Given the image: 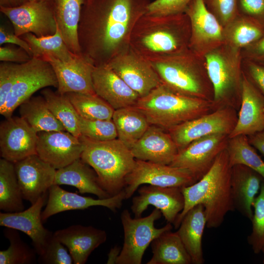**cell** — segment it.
I'll return each instance as SVG.
<instances>
[{"instance_id": "cell-48", "label": "cell", "mask_w": 264, "mask_h": 264, "mask_svg": "<svg viewBox=\"0 0 264 264\" xmlns=\"http://www.w3.org/2000/svg\"><path fill=\"white\" fill-rule=\"evenodd\" d=\"M242 71L264 97V65L242 59Z\"/></svg>"}, {"instance_id": "cell-9", "label": "cell", "mask_w": 264, "mask_h": 264, "mask_svg": "<svg viewBox=\"0 0 264 264\" xmlns=\"http://www.w3.org/2000/svg\"><path fill=\"white\" fill-rule=\"evenodd\" d=\"M161 211L154 209L148 216L132 218L129 211L124 210L120 218L124 231V242L116 264H141L143 256L152 241L163 232L172 230V223L157 228L156 220L162 216Z\"/></svg>"}, {"instance_id": "cell-52", "label": "cell", "mask_w": 264, "mask_h": 264, "mask_svg": "<svg viewBox=\"0 0 264 264\" xmlns=\"http://www.w3.org/2000/svg\"><path fill=\"white\" fill-rule=\"evenodd\" d=\"M249 136L250 144L264 156V130Z\"/></svg>"}, {"instance_id": "cell-49", "label": "cell", "mask_w": 264, "mask_h": 264, "mask_svg": "<svg viewBox=\"0 0 264 264\" xmlns=\"http://www.w3.org/2000/svg\"><path fill=\"white\" fill-rule=\"evenodd\" d=\"M32 57L21 47H0V60L2 62L23 63L28 61Z\"/></svg>"}, {"instance_id": "cell-50", "label": "cell", "mask_w": 264, "mask_h": 264, "mask_svg": "<svg viewBox=\"0 0 264 264\" xmlns=\"http://www.w3.org/2000/svg\"><path fill=\"white\" fill-rule=\"evenodd\" d=\"M242 59L264 65V35L258 41L241 49Z\"/></svg>"}, {"instance_id": "cell-6", "label": "cell", "mask_w": 264, "mask_h": 264, "mask_svg": "<svg viewBox=\"0 0 264 264\" xmlns=\"http://www.w3.org/2000/svg\"><path fill=\"white\" fill-rule=\"evenodd\" d=\"M79 138L84 147L81 158L95 171L101 187L110 196L123 190L136 161L131 149L118 138L105 141L83 135Z\"/></svg>"}, {"instance_id": "cell-19", "label": "cell", "mask_w": 264, "mask_h": 264, "mask_svg": "<svg viewBox=\"0 0 264 264\" xmlns=\"http://www.w3.org/2000/svg\"><path fill=\"white\" fill-rule=\"evenodd\" d=\"M182 187L142 186L133 197L131 209L135 218L141 217L149 205L159 209L168 223L173 224L184 206Z\"/></svg>"}, {"instance_id": "cell-26", "label": "cell", "mask_w": 264, "mask_h": 264, "mask_svg": "<svg viewBox=\"0 0 264 264\" xmlns=\"http://www.w3.org/2000/svg\"><path fill=\"white\" fill-rule=\"evenodd\" d=\"M54 235L67 247L74 264H85L91 253L107 238L103 230L80 224L58 230Z\"/></svg>"}, {"instance_id": "cell-3", "label": "cell", "mask_w": 264, "mask_h": 264, "mask_svg": "<svg viewBox=\"0 0 264 264\" xmlns=\"http://www.w3.org/2000/svg\"><path fill=\"white\" fill-rule=\"evenodd\" d=\"M191 24L185 13L169 15L145 14L132 31L130 46L148 59L175 54L189 48Z\"/></svg>"}, {"instance_id": "cell-21", "label": "cell", "mask_w": 264, "mask_h": 264, "mask_svg": "<svg viewBox=\"0 0 264 264\" xmlns=\"http://www.w3.org/2000/svg\"><path fill=\"white\" fill-rule=\"evenodd\" d=\"M47 194L40 197L28 209L18 212L0 213V225L21 231L32 240L37 254L44 252L53 233L43 224L42 209L47 199Z\"/></svg>"}, {"instance_id": "cell-17", "label": "cell", "mask_w": 264, "mask_h": 264, "mask_svg": "<svg viewBox=\"0 0 264 264\" xmlns=\"http://www.w3.org/2000/svg\"><path fill=\"white\" fill-rule=\"evenodd\" d=\"M24 199L35 203L54 185L56 169L34 154L14 163Z\"/></svg>"}, {"instance_id": "cell-34", "label": "cell", "mask_w": 264, "mask_h": 264, "mask_svg": "<svg viewBox=\"0 0 264 264\" xmlns=\"http://www.w3.org/2000/svg\"><path fill=\"white\" fill-rule=\"evenodd\" d=\"M23 197L17 177L14 163L0 159V209L4 212L24 210Z\"/></svg>"}, {"instance_id": "cell-25", "label": "cell", "mask_w": 264, "mask_h": 264, "mask_svg": "<svg viewBox=\"0 0 264 264\" xmlns=\"http://www.w3.org/2000/svg\"><path fill=\"white\" fill-rule=\"evenodd\" d=\"M131 150L136 159L165 165L171 164L178 152L169 132L153 125L150 126Z\"/></svg>"}, {"instance_id": "cell-30", "label": "cell", "mask_w": 264, "mask_h": 264, "mask_svg": "<svg viewBox=\"0 0 264 264\" xmlns=\"http://www.w3.org/2000/svg\"><path fill=\"white\" fill-rule=\"evenodd\" d=\"M85 0H53L55 18L68 49L82 55L78 39V27Z\"/></svg>"}, {"instance_id": "cell-37", "label": "cell", "mask_w": 264, "mask_h": 264, "mask_svg": "<svg viewBox=\"0 0 264 264\" xmlns=\"http://www.w3.org/2000/svg\"><path fill=\"white\" fill-rule=\"evenodd\" d=\"M41 94L50 110L66 131L79 138L81 136L80 115L66 96L48 88L43 89Z\"/></svg>"}, {"instance_id": "cell-33", "label": "cell", "mask_w": 264, "mask_h": 264, "mask_svg": "<svg viewBox=\"0 0 264 264\" xmlns=\"http://www.w3.org/2000/svg\"><path fill=\"white\" fill-rule=\"evenodd\" d=\"M20 116L37 132L45 131H66L47 106L42 96L31 97L19 106Z\"/></svg>"}, {"instance_id": "cell-36", "label": "cell", "mask_w": 264, "mask_h": 264, "mask_svg": "<svg viewBox=\"0 0 264 264\" xmlns=\"http://www.w3.org/2000/svg\"><path fill=\"white\" fill-rule=\"evenodd\" d=\"M22 38L29 45L33 57L51 56L62 61L70 62L77 56L66 45L58 24L53 35L39 37L29 33L22 35Z\"/></svg>"}, {"instance_id": "cell-5", "label": "cell", "mask_w": 264, "mask_h": 264, "mask_svg": "<svg viewBox=\"0 0 264 264\" xmlns=\"http://www.w3.org/2000/svg\"><path fill=\"white\" fill-rule=\"evenodd\" d=\"M151 125L166 130L219 108L213 101L181 95L161 84L134 105Z\"/></svg>"}, {"instance_id": "cell-45", "label": "cell", "mask_w": 264, "mask_h": 264, "mask_svg": "<svg viewBox=\"0 0 264 264\" xmlns=\"http://www.w3.org/2000/svg\"><path fill=\"white\" fill-rule=\"evenodd\" d=\"M192 0H155L150 2L145 14L169 15L184 13Z\"/></svg>"}, {"instance_id": "cell-51", "label": "cell", "mask_w": 264, "mask_h": 264, "mask_svg": "<svg viewBox=\"0 0 264 264\" xmlns=\"http://www.w3.org/2000/svg\"><path fill=\"white\" fill-rule=\"evenodd\" d=\"M12 44L18 45L24 49L31 57H33L31 48L26 41L15 33L7 30L3 26L0 27V44Z\"/></svg>"}, {"instance_id": "cell-28", "label": "cell", "mask_w": 264, "mask_h": 264, "mask_svg": "<svg viewBox=\"0 0 264 264\" xmlns=\"http://www.w3.org/2000/svg\"><path fill=\"white\" fill-rule=\"evenodd\" d=\"M90 167L81 158L77 159L56 170L54 184L72 186L81 194H93L100 199L111 197L101 187L96 172Z\"/></svg>"}, {"instance_id": "cell-22", "label": "cell", "mask_w": 264, "mask_h": 264, "mask_svg": "<svg viewBox=\"0 0 264 264\" xmlns=\"http://www.w3.org/2000/svg\"><path fill=\"white\" fill-rule=\"evenodd\" d=\"M126 199L124 189L117 195L104 199H95L67 191L59 185L54 184L48 190L45 209L42 212V219L45 221L59 213L74 210H84L94 206H101L116 212Z\"/></svg>"}, {"instance_id": "cell-55", "label": "cell", "mask_w": 264, "mask_h": 264, "mask_svg": "<svg viewBox=\"0 0 264 264\" xmlns=\"http://www.w3.org/2000/svg\"><path fill=\"white\" fill-rule=\"evenodd\" d=\"M13 0H0V6H12Z\"/></svg>"}, {"instance_id": "cell-44", "label": "cell", "mask_w": 264, "mask_h": 264, "mask_svg": "<svg viewBox=\"0 0 264 264\" xmlns=\"http://www.w3.org/2000/svg\"><path fill=\"white\" fill-rule=\"evenodd\" d=\"M207 9L223 27L238 14V0H203Z\"/></svg>"}, {"instance_id": "cell-24", "label": "cell", "mask_w": 264, "mask_h": 264, "mask_svg": "<svg viewBox=\"0 0 264 264\" xmlns=\"http://www.w3.org/2000/svg\"><path fill=\"white\" fill-rule=\"evenodd\" d=\"M92 80L95 94L115 110L134 106L140 98L107 64L94 66Z\"/></svg>"}, {"instance_id": "cell-14", "label": "cell", "mask_w": 264, "mask_h": 264, "mask_svg": "<svg viewBox=\"0 0 264 264\" xmlns=\"http://www.w3.org/2000/svg\"><path fill=\"white\" fill-rule=\"evenodd\" d=\"M228 135L217 133L198 139L178 152L170 164L189 171L197 180L210 169L218 155L226 148Z\"/></svg>"}, {"instance_id": "cell-8", "label": "cell", "mask_w": 264, "mask_h": 264, "mask_svg": "<svg viewBox=\"0 0 264 264\" xmlns=\"http://www.w3.org/2000/svg\"><path fill=\"white\" fill-rule=\"evenodd\" d=\"M48 87L58 88V81L51 65L43 58L33 57L28 61L16 63L14 82L6 103L0 109L5 118L29 99L37 90Z\"/></svg>"}, {"instance_id": "cell-7", "label": "cell", "mask_w": 264, "mask_h": 264, "mask_svg": "<svg viewBox=\"0 0 264 264\" xmlns=\"http://www.w3.org/2000/svg\"><path fill=\"white\" fill-rule=\"evenodd\" d=\"M218 108L240 105L242 78L241 49L223 43L204 55Z\"/></svg>"}, {"instance_id": "cell-15", "label": "cell", "mask_w": 264, "mask_h": 264, "mask_svg": "<svg viewBox=\"0 0 264 264\" xmlns=\"http://www.w3.org/2000/svg\"><path fill=\"white\" fill-rule=\"evenodd\" d=\"M184 13L191 24L190 50L204 57L224 43L223 27L207 9L203 0H192Z\"/></svg>"}, {"instance_id": "cell-16", "label": "cell", "mask_w": 264, "mask_h": 264, "mask_svg": "<svg viewBox=\"0 0 264 264\" xmlns=\"http://www.w3.org/2000/svg\"><path fill=\"white\" fill-rule=\"evenodd\" d=\"M38 132L22 117L5 118L0 124L1 157L13 163L37 154Z\"/></svg>"}, {"instance_id": "cell-35", "label": "cell", "mask_w": 264, "mask_h": 264, "mask_svg": "<svg viewBox=\"0 0 264 264\" xmlns=\"http://www.w3.org/2000/svg\"><path fill=\"white\" fill-rule=\"evenodd\" d=\"M224 42L242 49L256 42L264 35V28L242 15L237 16L223 27Z\"/></svg>"}, {"instance_id": "cell-54", "label": "cell", "mask_w": 264, "mask_h": 264, "mask_svg": "<svg viewBox=\"0 0 264 264\" xmlns=\"http://www.w3.org/2000/svg\"><path fill=\"white\" fill-rule=\"evenodd\" d=\"M37 1H46L53 2V0H13L12 6H18L26 2Z\"/></svg>"}, {"instance_id": "cell-47", "label": "cell", "mask_w": 264, "mask_h": 264, "mask_svg": "<svg viewBox=\"0 0 264 264\" xmlns=\"http://www.w3.org/2000/svg\"><path fill=\"white\" fill-rule=\"evenodd\" d=\"M238 12L264 28V0H238Z\"/></svg>"}, {"instance_id": "cell-1", "label": "cell", "mask_w": 264, "mask_h": 264, "mask_svg": "<svg viewBox=\"0 0 264 264\" xmlns=\"http://www.w3.org/2000/svg\"><path fill=\"white\" fill-rule=\"evenodd\" d=\"M150 2L85 0L78 27L82 54L98 66L128 49L133 28Z\"/></svg>"}, {"instance_id": "cell-43", "label": "cell", "mask_w": 264, "mask_h": 264, "mask_svg": "<svg viewBox=\"0 0 264 264\" xmlns=\"http://www.w3.org/2000/svg\"><path fill=\"white\" fill-rule=\"evenodd\" d=\"M37 262L41 264H72L73 259L67 247L54 235Z\"/></svg>"}, {"instance_id": "cell-53", "label": "cell", "mask_w": 264, "mask_h": 264, "mask_svg": "<svg viewBox=\"0 0 264 264\" xmlns=\"http://www.w3.org/2000/svg\"><path fill=\"white\" fill-rule=\"evenodd\" d=\"M121 248L117 246L111 248L108 254L107 264H116L117 259L120 254Z\"/></svg>"}, {"instance_id": "cell-20", "label": "cell", "mask_w": 264, "mask_h": 264, "mask_svg": "<svg viewBox=\"0 0 264 264\" xmlns=\"http://www.w3.org/2000/svg\"><path fill=\"white\" fill-rule=\"evenodd\" d=\"M43 58L51 66L58 81L57 92L95 94L92 84V73L94 66L85 56L77 55L70 62H64L51 56Z\"/></svg>"}, {"instance_id": "cell-27", "label": "cell", "mask_w": 264, "mask_h": 264, "mask_svg": "<svg viewBox=\"0 0 264 264\" xmlns=\"http://www.w3.org/2000/svg\"><path fill=\"white\" fill-rule=\"evenodd\" d=\"M264 180L258 173L245 166L236 165L231 168V189L234 208L250 220L253 203Z\"/></svg>"}, {"instance_id": "cell-39", "label": "cell", "mask_w": 264, "mask_h": 264, "mask_svg": "<svg viewBox=\"0 0 264 264\" xmlns=\"http://www.w3.org/2000/svg\"><path fill=\"white\" fill-rule=\"evenodd\" d=\"M250 144L246 135L229 138L226 150L231 167L242 165L258 173L264 179V161Z\"/></svg>"}, {"instance_id": "cell-31", "label": "cell", "mask_w": 264, "mask_h": 264, "mask_svg": "<svg viewBox=\"0 0 264 264\" xmlns=\"http://www.w3.org/2000/svg\"><path fill=\"white\" fill-rule=\"evenodd\" d=\"M112 120L117 138L130 149L151 125L144 113L134 106L115 110Z\"/></svg>"}, {"instance_id": "cell-32", "label": "cell", "mask_w": 264, "mask_h": 264, "mask_svg": "<svg viewBox=\"0 0 264 264\" xmlns=\"http://www.w3.org/2000/svg\"><path fill=\"white\" fill-rule=\"evenodd\" d=\"M153 253L147 264H190L191 259L179 236L165 231L151 243Z\"/></svg>"}, {"instance_id": "cell-38", "label": "cell", "mask_w": 264, "mask_h": 264, "mask_svg": "<svg viewBox=\"0 0 264 264\" xmlns=\"http://www.w3.org/2000/svg\"><path fill=\"white\" fill-rule=\"evenodd\" d=\"M78 114L88 120H111L115 110L96 94H65Z\"/></svg>"}, {"instance_id": "cell-12", "label": "cell", "mask_w": 264, "mask_h": 264, "mask_svg": "<svg viewBox=\"0 0 264 264\" xmlns=\"http://www.w3.org/2000/svg\"><path fill=\"white\" fill-rule=\"evenodd\" d=\"M197 181L188 170L151 161L136 159L135 165L126 178V199L130 198L142 184L161 187H184Z\"/></svg>"}, {"instance_id": "cell-2", "label": "cell", "mask_w": 264, "mask_h": 264, "mask_svg": "<svg viewBox=\"0 0 264 264\" xmlns=\"http://www.w3.org/2000/svg\"><path fill=\"white\" fill-rule=\"evenodd\" d=\"M231 168L226 148L200 179L182 188L184 206L173 223L175 228H178L188 211L200 204L204 208L206 227L217 228L222 224L226 214L235 209L231 189Z\"/></svg>"}, {"instance_id": "cell-18", "label": "cell", "mask_w": 264, "mask_h": 264, "mask_svg": "<svg viewBox=\"0 0 264 264\" xmlns=\"http://www.w3.org/2000/svg\"><path fill=\"white\" fill-rule=\"evenodd\" d=\"M84 148L80 138L66 131L38 132L37 154L56 170L81 158Z\"/></svg>"}, {"instance_id": "cell-29", "label": "cell", "mask_w": 264, "mask_h": 264, "mask_svg": "<svg viewBox=\"0 0 264 264\" xmlns=\"http://www.w3.org/2000/svg\"><path fill=\"white\" fill-rule=\"evenodd\" d=\"M206 222L204 208L198 204L187 212L176 232L191 257L192 264L204 262L202 240Z\"/></svg>"}, {"instance_id": "cell-11", "label": "cell", "mask_w": 264, "mask_h": 264, "mask_svg": "<svg viewBox=\"0 0 264 264\" xmlns=\"http://www.w3.org/2000/svg\"><path fill=\"white\" fill-rule=\"evenodd\" d=\"M0 10L10 21L18 36L31 33L40 37L53 35L56 31L53 2L37 1L18 6H0Z\"/></svg>"}, {"instance_id": "cell-10", "label": "cell", "mask_w": 264, "mask_h": 264, "mask_svg": "<svg viewBox=\"0 0 264 264\" xmlns=\"http://www.w3.org/2000/svg\"><path fill=\"white\" fill-rule=\"evenodd\" d=\"M237 117L234 108L221 107L167 131L179 150L192 142L207 135L222 133L229 136L235 126Z\"/></svg>"}, {"instance_id": "cell-41", "label": "cell", "mask_w": 264, "mask_h": 264, "mask_svg": "<svg viewBox=\"0 0 264 264\" xmlns=\"http://www.w3.org/2000/svg\"><path fill=\"white\" fill-rule=\"evenodd\" d=\"M252 232L248 237V242L254 252L258 254L264 246V180L260 192L253 203Z\"/></svg>"}, {"instance_id": "cell-13", "label": "cell", "mask_w": 264, "mask_h": 264, "mask_svg": "<svg viewBox=\"0 0 264 264\" xmlns=\"http://www.w3.org/2000/svg\"><path fill=\"white\" fill-rule=\"evenodd\" d=\"M107 65L140 97L146 96L161 84L150 62L130 46Z\"/></svg>"}, {"instance_id": "cell-40", "label": "cell", "mask_w": 264, "mask_h": 264, "mask_svg": "<svg viewBox=\"0 0 264 264\" xmlns=\"http://www.w3.org/2000/svg\"><path fill=\"white\" fill-rule=\"evenodd\" d=\"M4 236L10 245L0 251V264H32L36 262L35 249L31 248L21 238L18 230L6 227Z\"/></svg>"}, {"instance_id": "cell-56", "label": "cell", "mask_w": 264, "mask_h": 264, "mask_svg": "<svg viewBox=\"0 0 264 264\" xmlns=\"http://www.w3.org/2000/svg\"><path fill=\"white\" fill-rule=\"evenodd\" d=\"M262 251L263 252V254H264V260H263V263L264 264V246L263 247L262 250Z\"/></svg>"}, {"instance_id": "cell-23", "label": "cell", "mask_w": 264, "mask_h": 264, "mask_svg": "<svg viewBox=\"0 0 264 264\" xmlns=\"http://www.w3.org/2000/svg\"><path fill=\"white\" fill-rule=\"evenodd\" d=\"M264 130V97L242 71L240 110L229 138L251 135Z\"/></svg>"}, {"instance_id": "cell-42", "label": "cell", "mask_w": 264, "mask_h": 264, "mask_svg": "<svg viewBox=\"0 0 264 264\" xmlns=\"http://www.w3.org/2000/svg\"><path fill=\"white\" fill-rule=\"evenodd\" d=\"M81 135L89 139L105 141L117 138L115 125L111 120H88L80 116Z\"/></svg>"}, {"instance_id": "cell-4", "label": "cell", "mask_w": 264, "mask_h": 264, "mask_svg": "<svg viewBox=\"0 0 264 264\" xmlns=\"http://www.w3.org/2000/svg\"><path fill=\"white\" fill-rule=\"evenodd\" d=\"M162 84L177 93L213 101L214 91L204 57L189 48L181 52L148 59Z\"/></svg>"}, {"instance_id": "cell-46", "label": "cell", "mask_w": 264, "mask_h": 264, "mask_svg": "<svg viewBox=\"0 0 264 264\" xmlns=\"http://www.w3.org/2000/svg\"><path fill=\"white\" fill-rule=\"evenodd\" d=\"M16 64L6 62L0 64V109L4 106L14 82Z\"/></svg>"}]
</instances>
